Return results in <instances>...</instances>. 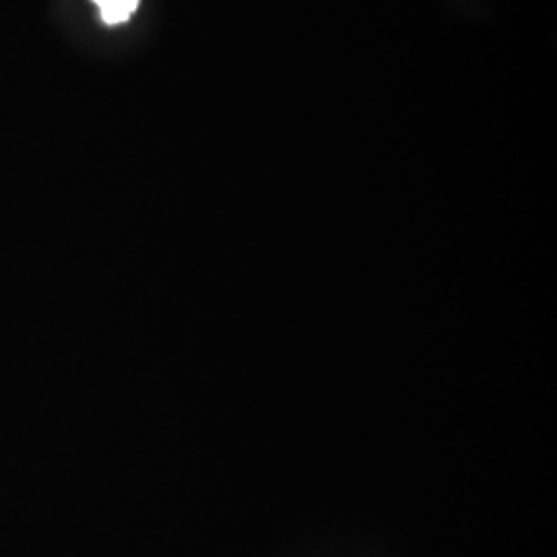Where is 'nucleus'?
I'll return each instance as SVG.
<instances>
[{
    "instance_id": "f257e3e1",
    "label": "nucleus",
    "mask_w": 557,
    "mask_h": 557,
    "mask_svg": "<svg viewBox=\"0 0 557 557\" xmlns=\"http://www.w3.org/2000/svg\"><path fill=\"white\" fill-rule=\"evenodd\" d=\"M100 7L101 21L106 25H119L131 20L137 11L139 0H94Z\"/></svg>"
}]
</instances>
